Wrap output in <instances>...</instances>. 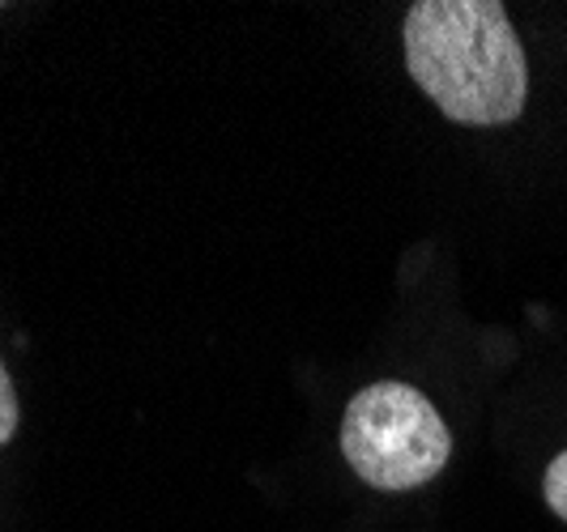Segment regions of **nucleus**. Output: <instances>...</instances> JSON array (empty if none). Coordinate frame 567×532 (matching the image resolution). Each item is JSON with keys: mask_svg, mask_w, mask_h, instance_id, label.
I'll return each instance as SVG.
<instances>
[{"mask_svg": "<svg viewBox=\"0 0 567 532\" xmlns=\"http://www.w3.org/2000/svg\"><path fill=\"white\" fill-rule=\"evenodd\" d=\"M405 69L453 124H512L529 98L525 48L499 0H419L405 13Z\"/></svg>", "mask_w": 567, "mask_h": 532, "instance_id": "obj_1", "label": "nucleus"}, {"mask_svg": "<svg viewBox=\"0 0 567 532\" xmlns=\"http://www.w3.org/2000/svg\"><path fill=\"white\" fill-rule=\"evenodd\" d=\"M341 456L371 490H419L444 473L453 435L419 388L384 379L350 400L341 418Z\"/></svg>", "mask_w": 567, "mask_h": 532, "instance_id": "obj_2", "label": "nucleus"}, {"mask_svg": "<svg viewBox=\"0 0 567 532\" xmlns=\"http://www.w3.org/2000/svg\"><path fill=\"white\" fill-rule=\"evenodd\" d=\"M542 494H546V507L567 524V451L550 460V469L542 477Z\"/></svg>", "mask_w": 567, "mask_h": 532, "instance_id": "obj_3", "label": "nucleus"}, {"mask_svg": "<svg viewBox=\"0 0 567 532\" xmlns=\"http://www.w3.org/2000/svg\"><path fill=\"white\" fill-rule=\"evenodd\" d=\"M13 430H18V393H13V379L0 363V448L13 439Z\"/></svg>", "mask_w": 567, "mask_h": 532, "instance_id": "obj_4", "label": "nucleus"}]
</instances>
